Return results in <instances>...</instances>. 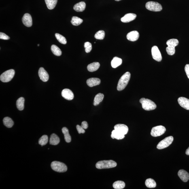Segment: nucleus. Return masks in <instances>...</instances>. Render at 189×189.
Instances as JSON below:
<instances>
[{
  "instance_id": "nucleus-1",
  "label": "nucleus",
  "mask_w": 189,
  "mask_h": 189,
  "mask_svg": "<svg viewBox=\"0 0 189 189\" xmlns=\"http://www.w3.org/2000/svg\"><path fill=\"white\" fill-rule=\"evenodd\" d=\"M131 77V74L129 72H127L120 77L119 80L117 89L119 91L124 90L127 86Z\"/></svg>"
},
{
  "instance_id": "nucleus-2",
  "label": "nucleus",
  "mask_w": 189,
  "mask_h": 189,
  "mask_svg": "<svg viewBox=\"0 0 189 189\" xmlns=\"http://www.w3.org/2000/svg\"><path fill=\"white\" fill-rule=\"evenodd\" d=\"M117 165L116 162L114 161L102 160L97 162L96 164V167L99 169H107L116 167Z\"/></svg>"
},
{
  "instance_id": "nucleus-3",
  "label": "nucleus",
  "mask_w": 189,
  "mask_h": 189,
  "mask_svg": "<svg viewBox=\"0 0 189 189\" xmlns=\"http://www.w3.org/2000/svg\"><path fill=\"white\" fill-rule=\"evenodd\" d=\"M139 102L141 104L143 108L145 110H152L156 108V104L150 100L142 98L140 100Z\"/></svg>"
},
{
  "instance_id": "nucleus-4",
  "label": "nucleus",
  "mask_w": 189,
  "mask_h": 189,
  "mask_svg": "<svg viewBox=\"0 0 189 189\" xmlns=\"http://www.w3.org/2000/svg\"><path fill=\"white\" fill-rule=\"evenodd\" d=\"M179 44V41L177 39H172L168 40L166 42L167 47L166 51L170 56H173L175 53V47Z\"/></svg>"
},
{
  "instance_id": "nucleus-5",
  "label": "nucleus",
  "mask_w": 189,
  "mask_h": 189,
  "mask_svg": "<svg viewBox=\"0 0 189 189\" xmlns=\"http://www.w3.org/2000/svg\"><path fill=\"white\" fill-rule=\"evenodd\" d=\"M51 167L53 170L58 172H65L67 170V166L65 164L58 161L52 162Z\"/></svg>"
},
{
  "instance_id": "nucleus-6",
  "label": "nucleus",
  "mask_w": 189,
  "mask_h": 189,
  "mask_svg": "<svg viewBox=\"0 0 189 189\" xmlns=\"http://www.w3.org/2000/svg\"><path fill=\"white\" fill-rule=\"evenodd\" d=\"M15 74L14 70H9L4 72L0 76L1 80L3 82H8L12 80Z\"/></svg>"
},
{
  "instance_id": "nucleus-7",
  "label": "nucleus",
  "mask_w": 189,
  "mask_h": 189,
  "mask_svg": "<svg viewBox=\"0 0 189 189\" xmlns=\"http://www.w3.org/2000/svg\"><path fill=\"white\" fill-rule=\"evenodd\" d=\"M146 7L149 10L154 12H159L162 9V6L159 3L152 1L147 2L146 4Z\"/></svg>"
},
{
  "instance_id": "nucleus-8",
  "label": "nucleus",
  "mask_w": 189,
  "mask_h": 189,
  "mask_svg": "<svg viewBox=\"0 0 189 189\" xmlns=\"http://www.w3.org/2000/svg\"><path fill=\"white\" fill-rule=\"evenodd\" d=\"M173 139V137L172 136L166 137L158 144L157 148L161 150L169 147L172 143Z\"/></svg>"
},
{
  "instance_id": "nucleus-9",
  "label": "nucleus",
  "mask_w": 189,
  "mask_h": 189,
  "mask_svg": "<svg viewBox=\"0 0 189 189\" xmlns=\"http://www.w3.org/2000/svg\"><path fill=\"white\" fill-rule=\"evenodd\" d=\"M166 131V128L162 126H159L153 128L151 132V136L153 137L160 136L164 133Z\"/></svg>"
},
{
  "instance_id": "nucleus-10",
  "label": "nucleus",
  "mask_w": 189,
  "mask_h": 189,
  "mask_svg": "<svg viewBox=\"0 0 189 189\" xmlns=\"http://www.w3.org/2000/svg\"><path fill=\"white\" fill-rule=\"evenodd\" d=\"M152 58L156 61L160 62L162 59L161 53L157 46H154L151 49Z\"/></svg>"
},
{
  "instance_id": "nucleus-11",
  "label": "nucleus",
  "mask_w": 189,
  "mask_h": 189,
  "mask_svg": "<svg viewBox=\"0 0 189 189\" xmlns=\"http://www.w3.org/2000/svg\"><path fill=\"white\" fill-rule=\"evenodd\" d=\"M61 95L64 98L68 100H72L74 98V94L71 90L65 89L62 91Z\"/></svg>"
},
{
  "instance_id": "nucleus-12",
  "label": "nucleus",
  "mask_w": 189,
  "mask_h": 189,
  "mask_svg": "<svg viewBox=\"0 0 189 189\" xmlns=\"http://www.w3.org/2000/svg\"><path fill=\"white\" fill-rule=\"evenodd\" d=\"M22 22L26 27H31L32 25V20L31 15L26 14L22 18Z\"/></svg>"
},
{
  "instance_id": "nucleus-13",
  "label": "nucleus",
  "mask_w": 189,
  "mask_h": 189,
  "mask_svg": "<svg viewBox=\"0 0 189 189\" xmlns=\"http://www.w3.org/2000/svg\"><path fill=\"white\" fill-rule=\"evenodd\" d=\"M38 74L40 78L43 82H46L48 81L49 78V75L43 68H40Z\"/></svg>"
},
{
  "instance_id": "nucleus-14",
  "label": "nucleus",
  "mask_w": 189,
  "mask_h": 189,
  "mask_svg": "<svg viewBox=\"0 0 189 189\" xmlns=\"http://www.w3.org/2000/svg\"><path fill=\"white\" fill-rule=\"evenodd\" d=\"M179 105L184 109L189 110V100L184 97H180L177 100Z\"/></svg>"
},
{
  "instance_id": "nucleus-15",
  "label": "nucleus",
  "mask_w": 189,
  "mask_h": 189,
  "mask_svg": "<svg viewBox=\"0 0 189 189\" xmlns=\"http://www.w3.org/2000/svg\"><path fill=\"white\" fill-rule=\"evenodd\" d=\"M114 129L116 130L120 133L126 135L128 131V128L127 126L123 124H118L114 126Z\"/></svg>"
},
{
  "instance_id": "nucleus-16",
  "label": "nucleus",
  "mask_w": 189,
  "mask_h": 189,
  "mask_svg": "<svg viewBox=\"0 0 189 189\" xmlns=\"http://www.w3.org/2000/svg\"><path fill=\"white\" fill-rule=\"evenodd\" d=\"M139 34L137 31H134L130 32L126 36L128 40L131 41H137L139 39Z\"/></svg>"
},
{
  "instance_id": "nucleus-17",
  "label": "nucleus",
  "mask_w": 189,
  "mask_h": 189,
  "mask_svg": "<svg viewBox=\"0 0 189 189\" xmlns=\"http://www.w3.org/2000/svg\"><path fill=\"white\" fill-rule=\"evenodd\" d=\"M136 17V14L129 13L126 14L123 17L121 18V21L124 23H127L135 20Z\"/></svg>"
},
{
  "instance_id": "nucleus-18",
  "label": "nucleus",
  "mask_w": 189,
  "mask_h": 189,
  "mask_svg": "<svg viewBox=\"0 0 189 189\" xmlns=\"http://www.w3.org/2000/svg\"><path fill=\"white\" fill-rule=\"evenodd\" d=\"M178 176L183 182H187L189 179V173L184 170H179L178 174Z\"/></svg>"
},
{
  "instance_id": "nucleus-19",
  "label": "nucleus",
  "mask_w": 189,
  "mask_h": 189,
  "mask_svg": "<svg viewBox=\"0 0 189 189\" xmlns=\"http://www.w3.org/2000/svg\"><path fill=\"white\" fill-rule=\"evenodd\" d=\"M101 83V80L99 78H91L87 81V84L91 87L99 85Z\"/></svg>"
},
{
  "instance_id": "nucleus-20",
  "label": "nucleus",
  "mask_w": 189,
  "mask_h": 189,
  "mask_svg": "<svg viewBox=\"0 0 189 189\" xmlns=\"http://www.w3.org/2000/svg\"><path fill=\"white\" fill-rule=\"evenodd\" d=\"M86 7V3L84 1H81L76 4L73 8L76 12H82L85 10Z\"/></svg>"
},
{
  "instance_id": "nucleus-21",
  "label": "nucleus",
  "mask_w": 189,
  "mask_h": 189,
  "mask_svg": "<svg viewBox=\"0 0 189 189\" xmlns=\"http://www.w3.org/2000/svg\"><path fill=\"white\" fill-rule=\"evenodd\" d=\"M111 136L113 139L120 140L124 139L125 137V135L120 133L116 130L114 129L112 131Z\"/></svg>"
},
{
  "instance_id": "nucleus-22",
  "label": "nucleus",
  "mask_w": 189,
  "mask_h": 189,
  "mask_svg": "<svg viewBox=\"0 0 189 189\" xmlns=\"http://www.w3.org/2000/svg\"><path fill=\"white\" fill-rule=\"evenodd\" d=\"M60 142L59 138L56 134L53 133L51 135L50 139V144L53 145H56L59 144Z\"/></svg>"
},
{
  "instance_id": "nucleus-23",
  "label": "nucleus",
  "mask_w": 189,
  "mask_h": 189,
  "mask_svg": "<svg viewBox=\"0 0 189 189\" xmlns=\"http://www.w3.org/2000/svg\"><path fill=\"white\" fill-rule=\"evenodd\" d=\"M100 66V65L99 62H93L88 66V70L90 72H91L96 71L99 69Z\"/></svg>"
},
{
  "instance_id": "nucleus-24",
  "label": "nucleus",
  "mask_w": 189,
  "mask_h": 189,
  "mask_svg": "<svg viewBox=\"0 0 189 189\" xmlns=\"http://www.w3.org/2000/svg\"><path fill=\"white\" fill-rule=\"evenodd\" d=\"M122 62V60L121 58L115 57L111 62V65L113 68L115 69L121 65Z\"/></svg>"
},
{
  "instance_id": "nucleus-25",
  "label": "nucleus",
  "mask_w": 189,
  "mask_h": 189,
  "mask_svg": "<svg viewBox=\"0 0 189 189\" xmlns=\"http://www.w3.org/2000/svg\"><path fill=\"white\" fill-rule=\"evenodd\" d=\"M62 133L64 134L65 139L67 143H70L71 141V137L69 135V130L67 128L63 127L62 129Z\"/></svg>"
},
{
  "instance_id": "nucleus-26",
  "label": "nucleus",
  "mask_w": 189,
  "mask_h": 189,
  "mask_svg": "<svg viewBox=\"0 0 189 189\" xmlns=\"http://www.w3.org/2000/svg\"><path fill=\"white\" fill-rule=\"evenodd\" d=\"M47 8L52 9L55 8L57 3L58 0H45Z\"/></svg>"
},
{
  "instance_id": "nucleus-27",
  "label": "nucleus",
  "mask_w": 189,
  "mask_h": 189,
  "mask_svg": "<svg viewBox=\"0 0 189 189\" xmlns=\"http://www.w3.org/2000/svg\"><path fill=\"white\" fill-rule=\"evenodd\" d=\"M4 124L8 128H12L14 125V122L9 117H5L3 120Z\"/></svg>"
},
{
  "instance_id": "nucleus-28",
  "label": "nucleus",
  "mask_w": 189,
  "mask_h": 189,
  "mask_svg": "<svg viewBox=\"0 0 189 189\" xmlns=\"http://www.w3.org/2000/svg\"><path fill=\"white\" fill-rule=\"evenodd\" d=\"M104 97V95L102 94L99 93L96 94L94 98V105L96 106L99 105V103L103 101Z\"/></svg>"
},
{
  "instance_id": "nucleus-29",
  "label": "nucleus",
  "mask_w": 189,
  "mask_h": 189,
  "mask_svg": "<svg viewBox=\"0 0 189 189\" xmlns=\"http://www.w3.org/2000/svg\"><path fill=\"white\" fill-rule=\"evenodd\" d=\"M24 102L25 99L23 97H21L17 100L16 105L19 110L22 111L24 109Z\"/></svg>"
},
{
  "instance_id": "nucleus-30",
  "label": "nucleus",
  "mask_w": 189,
  "mask_h": 189,
  "mask_svg": "<svg viewBox=\"0 0 189 189\" xmlns=\"http://www.w3.org/2000/svg\"><path fill=\"white\" fill-rule=\"evenodd\" d=\"M145 184L147 188H154L156 186V183L154 179L149 178L146 180Z\"/></svg>"
},
{
  "instance_id": "nucleus-31",
  "label": "nucleus",
  "mask_w": 189,
  "mask_h": 189,
  "mask_svg": "<svg viewBox=\"0 0 189 189\" xmlns=\"http://www.w3.org/2000/svg\"><path fill=\"white\" fill-rule=\"evenodd\" d=\"M125 183L122 181H118L113 183V187L115 189H122L125 187Z\"/></svg>"
},
{
  "instance_id": "nucleus-32",
  "label": "nucleus",
  "mask_w": 189,
  "mask_h": 189,
  "mask_svg": "<svg viewBox=\"0 0 189 189\" xmlns=\"http://www.w3.org/2000/svg\"><path fill=\"white\" fill-rule=\"evenodd\" d=\"M52 51L55 55L60 56L61 55L62 52L60 49L56 45H52L51 48Z\"/></svg>"
},
{
  "instance_id": "nucleus-33",
  "label": "nucleus",
  "mask_w": 189,
  "mask_h": 189,
  "mask_svg": "<svg viewBox=\"0 0 189 189\" xmlns=\"http://www.w3.org/2000/svg\"><path fill=\"white\" fill-rule=\"evenodd\" d=\"M83 22V20L82 19L76 16L73 17L71 21V23L73 25L76 26L80 25L81 23H82Z\"/></svg>"
},
{
  "instance_id": "nucleus-34",
  "label": "nucleus",
  "mask_w": 189,
  "mask_h": 189,
  "mask_svg": "<svg viewBox=\"0 0 189 189\" xmlns=\"http://www.w3.org/2000/svg\"><path fill=\"white\" fill-rule=\"evenodd\" d=\"M48 136L44 135L42 136L39 139V144L41 146H44L48 143Z\"/></svg>"
},
{
  "instance_id": "nucleus-35",
  "label": "nucleus",
  "mask_w": 189,
  "mask_h": 189,
  "mask_svg": "<svg viewBox=\"0 0 189 189\" xmlns=\"http://www.w3.org/2000/svg\"><path fill=\"white\" fill-rule=\"evenodd\" d=\"M55 36L56 39L60 43L63 44H66L67 43V40H66L65 38L63 36L58 33H56Z\"/></svg>"
},
{
  "instance_id": "nucleus-36",
  "label": "nucleus",
  "mask_w": 189,
  "mask_h": 189,
  "mask_svg": "<svg viewBox=\"0 0 189 189\" xmlns=\"http://www.w3.org/2000/svg\"><path fill=\"white\" fill-rule=\"evenodd\" d=\"M105 33L103 30H100L95 34L94 37L95 38L98 40H103L105 38Z\"/></svg>"
},
{
  "instance_id": "nucleus-37",
  "label": "nucleus",
  "mask_w": 189,
  "mask_h": 189,
  "mask_svg": "<svg viewBox=\"0 0 189 189\" xmlns=\"http://www.w3.org/2000/svg\"><path fill=\"white\" fill-rule=\"evenodd\" d=\"M84 47L85 48V51L87 53L90 52L92 50V45L89 42H87L85 43H84Z\"/></svg>"
},
{
  "instance_id": "nucleus-38",
  "label": "nucleus",
  "mask_w": 189,
  "mask_h": 189,
  "mask_svg": "<svg viewBox=\"0 0 189 189\" xmlns=\"http://www.w3.org/2000/svg\"><path fill=\"white\" fill-rule=\"evenodd\" d=\"M0 39L5 40H8L10 39V38L8 35H6L5 34L1 32L0 33Z\"/></svg>"
},
{
  "instance_id": "nucleus-39",
  "label": "nucleus",
  "mask_w": 189,
  "mask_h": 189,
  "mask_svg": "<svg viewBox=\"0 0 189 189\" xmlns=\"http://www.w3.org/2000/svg\"><path fill=\"white\" fill-rule=\"evenodd\" d=\"M76 128L79 133H85V130L81 126L77 125L76 126Z\"/></svg>"
},
{
  "instance_id": "nucleus-40",
  "label": "nucleus",
  "mask_w": 189,
  "mask_h": 189,
  "mask_svg": "<svg viewBox=\"0 0 189 189\" xmlns=\"http://www.w3.org/2000/svg\"><path fill=\"white\" fill-rule=\"evenodd\" d=\"M185 72L189 79V64H187L185 67Z\"/></svg>"
},
{
  "instance_id": "nucleus-41",
  "label": "nucleus",
  "mask_w": 189,
  "mask_h": 189,
  "mask_svg": "<svg viewBox=\"0 0 189 189\" xmlns=\"http://www.w3.org/2000/svg\"><path fill=\"white\" fill-rule=\"evenodd\" d=\"M81 126L84 129H87L88 127V123L86 121H83Z\"/></svg>"
},
{
  "instance_id": "nucleus-42",
  "label": "nucleus",
  "mask_w": 189,
  "mask_h": 189,
  "mask_svg": "<svg viewBox=\"0 0 189 189\" xmlns=\"http://www.w3.org/2000/svg\"><path fill=\"white\" fill-rule=\"evenodd\" d=\"M186 154L188 155H189V147L186 151Z\"/></svg>"
},
{
  "instance_id": "nucleus-43",
  "label": "nucleus",
  "mask_w": 189,
  "mask_h": 189,
  "mask_svg": "<svg viewBox=\"0 0 189 189\" xmlns=\"http://www.w3.org/2000/svg\"><path fill=\"white\" fill-rule=\"evenodd\" d=\"M115 1H121V0H115Z\"/></svg>"
},
{
  "instance_id": "nucleus-44",
  "label": "nucleus",
  "mask_w": 189,
  "mask_h": 189,
  "mask_svg": "<svg viewBox=\"0 0 189 189\" xmlns=\"http://www.w3.org/2000/svg\"><path fill=\"white\" fill-rule=\"evenodd\" d=\"M38 46H39V44H38Z\"/></svg>"
}]
</instances>
